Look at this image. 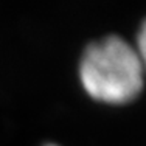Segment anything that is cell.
I'll return each mask as SVG.
<instances>
[{
  "mask_svg": "<svg viewBox=\"0 0 146 146\" xmlns=\"http://www.w3.org/2000/svg\"><path fill=\"white\" fill-rule=\"evenodd\" d=\"M135 51L138 54V59L141 62V67H143L145 76H146V19L141 22L140 28L137 31V36H135V42H134Z\"/></svg>",
  "mask_w": 146,
  "mask_h": 146,
  "instance_id": "2",
  "label": "cell"
},
{
  "mask_svg": "<svg viewBox=\"0 0 146 146\" xmlns=\"http://www.w3.org/2000/svg\"><path fill=\"white\" fill-rule=\"evenodd\" d=\"M44 146H58V145H54V143H47V145H44Z\"/></svg>",
  "mask_w": 146,
  "mask_h": 146,
  "instance_id": "3",
  "label": "cell"
},
{
  "mask_svg": "<svg viewBox=\"0 0 146 146\" xmlns=\"http://www.w3.org/2000/svg\"><path fill=\"white\" fill-rule=\"evenodd\" d=\"M78 76L90 98L109 106H124L137 100L146 79L134 44L115 34L96 39L84 48Z\"/></svg>",
  "mask_w": 146,
  "mask_h": 146,
  "instance_id": "1",
  "label": "cell"
}]
</instances>
